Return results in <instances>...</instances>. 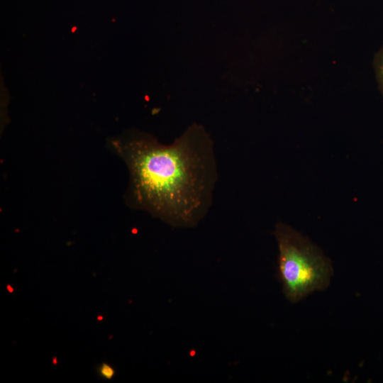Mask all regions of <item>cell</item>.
Wrapping results in <instances>:
<instances>
[{
  "label": "cell",
  "instance_id": "6da1fadb",
  "mask_svg": "<svg viewBox=\"0 0 383 383\" xmlns=\"http://www.w3.org/2000/svg\"><path fill=\"white\" fill-rule=\"evenodd\" d=\"M129 173V204L176 228L196 226L208 213L218 180L214 142L189 126L172 143L135 134L112 143Z\"/></svg>",
  "mask_w": 383,
  "mask_h": 383
},
{
  "label": "cell",
  "instance_id": "7a4b0ae2",
  "mask_svg": "<svg viewBox=\"0 0 383 383\" xmlns=\"http://www.w3.org/2000/svg\"><path fill=\"white\" fill-rule=\"evenodd\" d=\"M274 235L279 249V279L289 301L296 303L329 285L333 267L316 245L283 223L276 225Z\"/></svg>",
  "mask_w": 383,
  "mask_h": 383
},
{
  "label": "cell",
  "instance_id": "3957f363",
  "mask_svg": "<svg viewBox=\"0 0 383 383\" xmlns=\"http://www.w3.org/2000/svg\"><path fill=\"white\" fill-rule=\"evenodd\" d=\"M374 68L379 90L383 95V45L374 57Z\"/></svg>",
  "mask_w": 383,
  "mask_h": 383
},
{
  "label": "cell",
  "instance_id": "277c9868",
  "mask_svg": "<svg viewBox=\"0 0 383 383\" xmlns=\"http://www.w3.org/2000/svg\"><path fill=\"white\" fill-rule=\"evenodd\" d=\"M99 374L107 379H111L114 374V370L107 364H103L99 368Z\"/></svg>",
  "mask_w": 383,
  "mask_h": 383
}]
</instances>
